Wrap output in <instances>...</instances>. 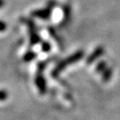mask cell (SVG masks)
Instances as JSON below:
<instances>
[{
  "mask_svg": "<svg viewBox=\"0 0 120 120\" xmlns=\"http://www.w3.org/2000/svg\"><path fill=\"white\" fill-rule=\"evenodd\" d=\"M82 56H83V52H78L75 53V54L72 55L71 57L68 58L67 60H64L63 61H61L60 63L58 64V66H57L55 69H54V70H53V73H52L53 76L58 75V74H59L62 69H64V68H66L68 65L71 64V63H73V62H75V61L78 60L79 59H81Z\"/></svg>",
  "mask_w": 120,
  "mask_h": 120,
  "instance_id": "obj_1",
  "label": "cell"
},
{
  "mask_svg": "<svg viewBox=\"0 0 120 120\" xmlns=\"http://www.w3.org/2000/svg\"><path fill=\"white\" fill-rule=\"evenodd\" d=\"M102 53H103V48L102 47L98 48V49L94 52V53L91 54V56L88 58V60H87V63H88V64H90L92 61H94V60H96L99 56L101 55Z\"/></svg>",
  "mask_w": 120,
  "mask_h": 120,
  "instance_id": "obj_2",
  "label": "cell"
},
{
  "mask_svg": "<svg viewBox=\"0 0 120 120\" xmlns=\"http://www.w3.org/2000/svg\"><path fill=\"white\" fill-rule=\"evenodd\" d=\"M111 69H108L107 71L105 72V74L103 75V79H104V81H108L109 79V77L111 76Z\"/></svg>",
  "mask_w": 120,
  "mask_h": 120,
  "instance_id": "obj_3",
  "label": "cell"
},
{
  "mask_svg": "<svg viewBox=\"0 0 120 120\" xmlns=\"http://www.w3.org/2000/svg\"><path fill=\"white\" fill-rule=\"evenodd\" d=\"M7 98V94L4 91H0V101H4Z\"/></svg>",
  "mask_w": 120,
  "mask_h": 120,
  "instance_id": "obj_4",
  "label": "cell"
}]
</instances>
